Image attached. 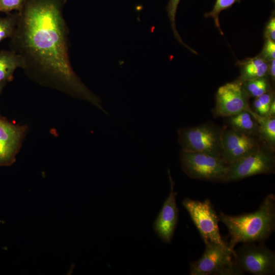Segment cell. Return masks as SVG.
Masks as SVG:
<instances>
[{
	"instance_id": "cell-1",
	"label": "cell",
	"mask_w": 275,
	"mask_h": 275,
	"mask_svg": "<svg viewBox=\"0 0 275 275\" xmlns=\"http://www.w3.org/2000/svg\"><path fill=\"white\" fill-rule=\"evenodd\" d=\"M67 0H25L10 48L23 59V70L39 84L88 101L102 112L101 99L71 66L69 29L63 16Z\"/></svg>"
},
{
	"instance_id": "cell-2",
	"label": "cell",
	"mask_w": 275,
	"mask_h": 275,
	"mask_svg": "<svg viewBox=\"0 0 275 275\" xmlns=\"http://www.w3.org/2000/svg\"><path fill=\"white\" fill-rule=\"evenodd\" d=\"M219 221L227 227L230 236L229 248L234 251L240 242H262L275 228V196L270 194L264 199L258 210L240 215L232 216L221 212Z\"/></svg>"
},
{
	"instance_id": "cell-3",
	"label": "cell",
	"mask_w": 275,
	"mask_h": 275,
	"mask_svg": "<svg viewBox=\"0 0 275 275\" xmlns=\"http://www.w3.org/2000/svg\"><path fill=\"white\" fill-rule=\"evenodd\" d=\"M180 161L182 171L194 179L226 182L228 164L221 157L211 154L181 150Z\"/></svg>"
},
{
	"instance_id": "cell-4",
	"label": "cell",
	"mask_w": 275,
	"mask_h": 275,
	"mask_svg": "<svg viewBox=\"0 0 275 275\" xmlns=\"http://www.w3.org/2000/svg\"><path fill=\"white\" fill-rule=\"evenodd\" d=\"M223 130L210 123L180 128L178 140L182 150L204 152L223 158Z\"/></svg>"
},
{
	"instance_id": "cell-5",
	"label": "cell",
	"mask_w": 275,
	"mask_h": 275,
	"mask_svg": "<svg viewBox=\"0 0 275 275\" xmlns=\"http://www.w3.org/2000/svg\"><path fill=\"white\" fill-rule=\"evenodd\" d=\"M182 203L205 243L212 242L235 253L221 236L218 226V216L209 199L200 201L187 198L184 199Z\"/></svg>"
},
{
	"instance_id": "cell-6",
	"label": "cell",
	"mask_w": 275,
	"mask_h": 275,
	"mask_svg": "<svg viewBox=\"0 0 275 275\" xmlns=\"http://www.w3.org/2000/svg\"><path fill=\"white\" fill-rule=\"evenodd\" d=\"M205 244L206 248L203 255L190 263L191 275L242 274L234 263L235 253L212 242Z\"/></svg>"
},
{
	"instance_id": "cell-7",
	"label": "cell",
	"mask_w": 275,
	"mask_h": 275,
	"mask_svg": "<svg viewBox=\"0 0 275 275\" xmlns=\"http://www.w3.org/2000/svg\"><path fill=\"white\" fill-rule=\"evenodd\" d=\"M244 244L235 251L234 262L242 273L272 275L275 273V254L261 242Z\"/></svg>"
},
{
	"instance_id": "cell-8",
	"label": "cell",
	"mask_w": 275,
	"mask_h": 275,
	"mask_svg": "<svg viewBox=\"0 0 275 275\" xmlns=\"http://www.w3.org/2000/svg\"><path fill=\"white\" fill-rule=\"evenodd\" d=\"M273 150L268 145L264 144L257 151L228 165L226 182L273 173L275 167Z\"/></svg>"
},
{
	"instance_id": "cell-9",
	"label": "cell",
	"mask_w": 275,
	"mask_h": 275,
	"mask_svg": "<svg viewBox=\"0 0 275 275\" xmlns=\"http://www.w3.org/2000/svg\"><path fill=\"white\" fill-rule=\"evenodd\" d=\"M261 140L258 135L233 128L223 130V159L228 165L240 159L267 144Z\"/></svg>"
},
{
	"instance_id": "cell-10",
	"label": "cell",
	"mask_w": 275,
	"mask_h": 275,
	"mask_svg": "<svg viewBox=\"0 0 275 275\" xmlns=\"http://www.w3.org/2000/svg\"><path fill=\"white\" fill-rule=\"evenodd\" d=\"M27 129V126L16 124L0 115V167L15 162Z\"/></svg>"
},
{
	"instance_id": "cell-11",
	"label": "cell",
	"mask_w": 275,
	"mask_h": 275,
	"mask_svg": "<svg viewBox=\"0 0 275 275\" xmlns=\"http://www.w3.org/2000/svg\"><path fill=\"white\" fill-rule=\"evenodd\" d=\"M249 98L239 81L227 83L217 91L215 114L218 116L230 117L247 110L250 107Z\"/></svg>"
},
{
	"instance_id": "cell-12",
	"label": "cell",
	"mask_w": 275,
	"mask_h": 275,
	"mask_svg": "<svg viewBox=\"0 0 275 275\" xmlns=\"http://www.w3.org/2000/svg\"><path fill=\"white\" fill-rule=\"evenodd\" d=\"M168 174L170 191L153 223V227L155 232L161 240L170 243L178 223L179 210L176 201L177 193L174 190V182L172 180L170 170H168Z\"/></svg>"
},
{
	"instance_id": "cell-13",
	"label": "cell",
	"mask_w": 275,
	"mask_h": 275,
	"mask_svg": "<svg viewBox=\"0 0 275 275\" xmlns=\"http://www.w3.org/2000/svg\"><path fill=\"white\" fill-rule=\"evenodd\" d=\"M24 67L22 57L12 50H0V83L6 84L13 79L16 69Z\"/></svg>"
},
{
	"instance_id": "cell-14",
	"label": "cell",
	"mask_w": 275,
	"mask_h": 275,
	"mask_svg": "<svg viewBox=\"0 0 275 275\" xmlns=\"http://www.w3.org/2000/svg\"><path fill=\"white\" fill-rule=\"evenodd\" d=\"M268 62L260 56L240 62L241 76L238 81L242 82L266 76L268 70Z\"/></svg>"
},
{
	"instance_id": "cell-15",
	"label": "cell",
	"mask_w": 275,
	"mask_h": 275,
	"mask_svg": "<svg viewBox=\"0 0 275 275\" xmlns=\"http://www.w3.org/2000/svg\"><path fill=\"white\" fill-rule=\"evenodd\" d=\"M250 113L259 125V135L263 141L272 149L275 145V117L260 116L250 107Z\"/></svg>"
},
{
	"instance_id": "cell-16",
	"label": "cell",
	"mask_w": 275,
	"mask_h": 275,
	"mask_svg": "<svg viewBox=\"0 0 275 275\" xmlns=\"http://www.w3.org/2000/svg\"><path fill=\"white\" fill-rule=\"evenodd\" d=\"M229 117L232 128L260 136L258 124L247 110Z\"/></svg>"
},
{
	"instance_id": "cell-17",
	"label": "cell",
	"mask_w": 275,
	"mask_h": 275,
	"mask_svg": "<svg viewBox=\"0 0 275 275\" xmlns=\"http://www.w3.org/2000/svg\"><path fill=\"white\" fill-rule=\"evenodd\" d=\"M19 18V12L7 14L3 17L0 16V42L13 36Z\"/></svg>"
},
{
	"instance_id": "cell-18",
	"label": "cell",
	"mask_w": 275,
	"mask_h": 275,
	"mask_svg": "<svg viewBox=\"0 0 275 275\" xmlns=\"http://www.w3.org/2000/svg\"><path fill=\"white\" fill-rule=\"evenodd\" d=\"M241 84L249 97L256 98L269 91V84L265 76L246 80Z\"/></svg>"
},
{
	"instance_id": "cell-19",
	"label": "cell",
	"mask_w": 275,
	"mask_h": 275,
	"mask_svg": "<svg viewBox=\"0 0 275 275\" xmlns=\"http://www.w3.org/2000/svg\"><path fill=\"white\" fill-rule=\"evenodd\" d=\"M240 0H216L212 10L205 14V17H211L213 18L215 25L222 35L223 33L221 29L219 22V14L225 10L228 9L236 3H239Z\"/></svg>"
},
{
	"instance_id": "cell-20",
	"label": "cell",
	"mask_w": 275,
	"mask_h": 275,
	"mask_svg": "<svg viewBox=\"0 0 275 275\" xmlns=\"http://www.w3.org/2000/svg\"><path fill=\"white\" fill-rule=\"evenodd\" d=\"M273 99V95L270 91L255 98L253 103L254 112L260 116H267Z\"/></svg>"
},
{
	"instance_id": "cell-21",
	"label": "cell",
	"mask_w": 275,
	"mask_h": 275,
	"mask_svg": "<svg viewBox=\"0 0 275 275\" xmlns=\"http://www.w3.org/2000/svg\"><path fill=\"white\" fill-rule=\"evenodd\" d=\"M180 0H169L168 5L167 6V12L170 20L171 27L173 30L174 36L175 38L182 45L185 46L186 48L189 49L192 52L197 54V52L193 49L189 47L183 42L179 34L177 31L176 28L175 18L177 9L179 4Z\"/></svg>"
},
{
	"instance_id": "cell-22",
	"label": "cell",
	"mask_w": 275,
	"mask_h": 275,
	"mask_svg": "<svg viewBox=\"0 0 275 275\" xmlns=\"http://www.w3.org/2000/svg\"><path fill=\"white\" fill-rule=\"evenodd\" d=\"M25 0H0V12L7 14L15 10L20 12L22 10Z\"/></svg>"
},
{
	"instance_id": "cell-23",
	"label": "cell",
	"mask_w": 275,
	"mask_h": 275,
	"mask_svg": "<svg viewBox=\"0 0 275 275\" xmlns=\"http://www.w3.org/2000/svg\"><path fill=\"white\" fill-rule=\"evenodd\" d=\"M260 56L267 62L274 59L275 42L270 39H266L264 47Z\"/></svg>"
},
{
	"instance_id": "cell-24",
	"label": "cell",
	"mask_w": 275,
	"mask_h": 275,
	"mask_svg": "<svg viewBox=\"0 0 275 275\" xmlns=\"http://www.w3.org/2000/svg\"><path fill=\"white\" fill-rule=\"evenodd\" d=\"M264 37L266 39L275 40V17L272 15L266 25L264 31Z\"/></svg>"
},
{
	"instance_id": "cell-25",
	"label": "cell",
	"mask_w": 275,
	"mask_h": 275,
	"mask_svg": "<svg viewBox=\"0 0 275 275\" xmlns=\"http://www.w3.org/2000/svg\"><path fill=\"white\" fill-rule=\"evenodd\" d=\"M275 61L274 59L270 61L269 64H268V73L271 76L272 80H274L275 77Z\"/></svg>"
},
{
	"instance_id": "cell-26",
	"label": "cell",
	"mask_w": 275,
	"mask_h": 275,
	"mask_svg": "<svg viewBox=\"0 0 275 275\" xmlns=\"http://www.w3.org/2000/svg\"><path fill=\"white\" fill-rule=\"evenodd\" d=\"M275 115V100L273 99L272 102H271L269 112L267 116H271V117H274Z\"/></svg>"
},
{
	"instance_id": "cell-27",
	"label": "cell",
	"mask_w": 275,
	"mask_h": 275,
	"mask_svg": "<svg viewBox=\"0 0 275 275\" xmlns=\"http://www.w3.org/2000/svg\"><path fill=\"white\" fill-rule=\"evenodd\" d=\"M6 85V84L0 83V95L2 93V91Z\"/></svg>"
}]
</instances>
